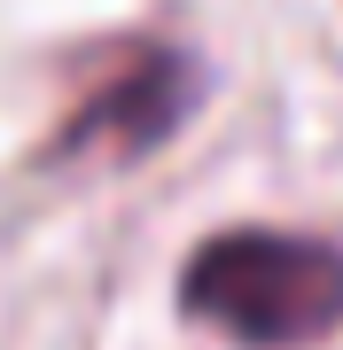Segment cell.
<instances>
[{
	"label": "cell",
	"instance_id": "cell-1",
	"mask_svg": "<svg viewBox=\"0 0 343 350\" xmlns=\"http://www.w3.org/2000/svg\"><path fill=\"white\" fill-rule=\"evenodd\" d=\"M179 312L242 350H312L343 327V250L281 226L211 234L179 265Z\"/></svg>",
	"mask_w": 343,
	"mask_h": 350
},
{
	"label": "cell",
	"instance_id": "cell-2",
	"mask_svg": "<svg viewBox=\"0 0 343 350\" xmlns=\"http://www.w3.org/2000/svg\"><path fill=\"white\" fill-rule=\"evenodd\" d=\"M203 94H211L203 55L172 47V39H133V47H117L102 63V78L78 86V101L47 133L39 163H55V172H86V163L94 172H125V163L164 148L203 109Z\"/></svg>",
	"mask_w": 343,
	"mask_h": 350
}]
</instances>
